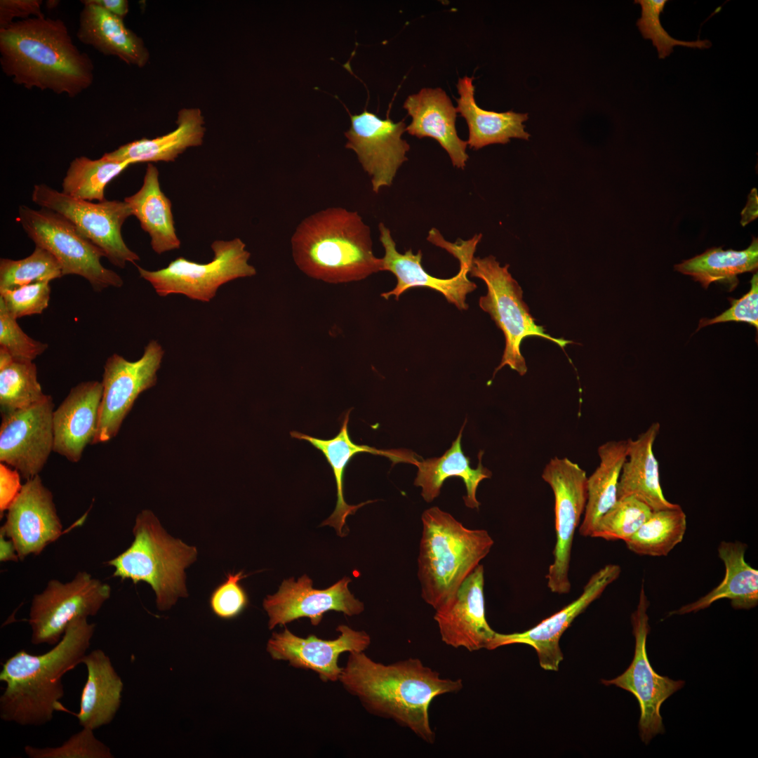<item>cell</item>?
Segmentation results:
<instances>
[{"label": "cell", "instance_id": "4", "mask_svg": "<svg viewBox=\"0 0 758 758\" xmlns=\"http://www.w3.org/2000/svg\"><path fill=\"white\" fill-rule=\"evenodd\" d=\"M294 261L307 276L332 284L360 281L383 270L370 227L357 211L331 207L305 218L291 237Z\"/></svg>", "mask_w": 758, "mask_h": 758}, {"label": "cell", "instance_id": "17", "mask_svg": "<svg viewBox=\"0 0 758 758\" xmlns=\"http://www.w3.org/2000/svg\"><path fill=\"white\" fill-rule=\"evenodd\" d=\"M350 118L351 127L345 133V147L355 152L371 178L373 191L378 193L383 187L392 184L398 169L408 159L410 146L401 138L406 124L394 123L388 117L381 119L366 110Z\"/></svg>", "mask_w": 758, "mask_h": 758}, {"label": "cell", "instance_id": "12", "mask_svg": "<svg viewBox=\"0 0 758 758\" xmlns=\"http://www.w3.org/2000/svg\"><path fill=\"white\" fill-rule=\"evenodd\" d=\"M111 594V587L86 571L69 582L52 579L32 600L28 622L34 645L56 644L69 624L78 618L95 616Z\"/></svg>", "mask_w": 758, "mask_h": 758}, {"label": "cell", "instance_id": "23", "mask_svg": "<svg viewBox=\"0 0 758 758\" xmlns=\"http://www.w3.org/2000/svg\"><path fill=\"white\" fill-rule=\"evenodd\" d=\"M102 383L83 381L69 392L53 413V451L72 463H78L95 438Z\"/></svg>", "mask_w": 758, "mask_h": 758}, {"label": "cell", "instance_id": "7", "mask_svg": "<svg viewBox=\"0 0 758 758\" xmlns=\"http://www.w3.org/2000/svg\"><path fill=\"white\" fill-rule=\"evenodd\" d=\"M509 267L508 264L500 266L496 257L488 255L474 258L469 271L470 277L479 278L486 284L487 293L480 297L479 307L491 316L505 336V346L501 361L493 377L505 366L521 376L526 373L527 366L520 351L521 343L526 338L547 339L561 348L573 343L571 340L552 337L542 326L536 324L523 300L521 286L508 271Z\"/></svg>", "mask_w": 758, "mask_h": 758}, {"label": "cell", "instance_id": "26", "mask_svg": "<svg viewBox=\"0 0 758 758\" xmlns=\"http://www.w3.org/2000/svg\"><path fill=\"white\" fill-rule=\"evenodd\" d=\"M78 39L105 55L115 56L128 65L143 67L149 53L143 40L127 28L123 20L92 0L81 1Z\"/></svg>", "mask_w": 758, "mask_h": 758}, {"label": "cell", "instance_id": "38", "mask_svg": "<svg viewBox=\"0 0 758 758\" xmlns=\"http://www.w3.org/2000/svg\"><path fill=\"white\" fill-rule=\"evenodd\" d=\"M131 164L104 154L98 159L77 157L71 161L63 178L62 192L80 200L103 201L107 185Z\"/></svg>", "mask_w": 758, "mask_h": 758}, {"label": "cell", "instance_id": "2", "mask_svg": "<svg viewBox=\"0 0 758 758\" xmlns=\"http://www.w3.org/2000/svg\"><path fill=\"white\" fill-rule=\"evenodd\" d=\"M0 65L13 83L74 98L89 88L94 65L74 44L65 22L32 17L0 29Z\"/></svg>", "mask_w": 758, "mask_h": 758}, {"label": "cell", "instance_id": "40", "mask_svg": "<svg viewBox=\"0 0 758 758\" xmlns=\"http://www.w3.org/2000/svg\"><path fill=\"white\" fill-rule=\"evenodd\" d=\"M653 511L633 496L618 499L597 522L590 537L609 541L630 538L649 519Z\"/></svg>", "mask_w": 758, "mask_h": 758}, {"label": "cell", "instance_id": "21", "mask_svg": "<svg viewBox=\"0 0 758 758\" xmlns=\"http://www.w3.org/2000/svg\"><path fill=\"white\" fill-rule=\"evenodd\" d=\"M338 638L325 640L314 634L306 638L295 635L287 627L273 632L267 643V651L274 660L288 661L295 668L315 672L324 682L339 681L343 667L338 658L344 652H364L371 644L365 631L354 630L345 625L337 627Z\"/></svg>", "mask_w": 758, "mask_h": 758}, {"label": "cell", "instance_id": "19", "mask_svg": "<svg viewBox=\"0 0 758 758\" xmlns=\"http://www.w3.org/2000/svg\"><path fill=\"white\" fill-rule=\"evenodd\" d=\"M0 530L13 540L20 560L39 554L62 534L53 496L39 474L22 484Z\"/></svg>", "mask_w": 758, "mask_h": 758}, {"label": "cell", "instance_id": "36", "mask_svg": "<svg viewBox=\"0 0 758 758\" xmlns=\"http://www.w3.org/2000/svg\"><path fill=\"white\" fill-rule=\"evenodd\" d=\"M686 530V515L679 505L654 511L627 540V547L644 556H667L680 543Z\"/></svg>", "mask_w": 758, "mask_h": 758}, {"label": "cell", "instance_id": "18", "mask_svg": "<svg viewBox=\"0 0 758 758\" xmlns=\"http://www.w3.org/2000/svg\"><path fill=\"white\" fill-rule=\"evenodd\" d=\"M350 582V578L345 577L327 589L317 590L312 587V580L305 574L297 581L284 580L277 592L263 600V608L269 616V629L300 618H310L312 625L317 626L329 611L348 616L360 614L364 604L349 590Z\"/></svg>", "mask_w": 758, "mask_h": 758}, {"label": "cell", "instance_id": "39", "mask_svg": "<svg viewBox=\"0 0 758 758\" xmlns=\"http://www.w3.org/2000/svg\"><path fill=\"white\" fill-rule=\"evenodd\" d=\"M62 276L57 259L50 252L37 246L32 254L25 258L0 259V289L36 282H50Z\"/></svg>", "mask_w": 758, "mask_h": 758}, {"label": "cell", "instance_id": "30", "mask_svg": "<svg viewBox=\"0 0 758 758\" xmlns=\"http://www.w3.org/2000/svg\"><path fill=\"white\" fill-rule=\"evenodd\" d=\"M474 77L459 78L456 87L459 97L456 99L457 113L465 119L469 129L467 141L470 148L479 149L493 144H507L511 138L528 140L525 131L528 114L510 110L496 112L481 108L474 99Z\"/></svg>", "mask_w": 758, "mask_h": 758}, {"label": "cell", "instance_id": "44", "mask_svg": "<svg viewBox=\"0 0 758 758\" xmlns=\"http://www.w3.org/2000/svg\"><path fill=\"white\" fill-rule=\"evenodd\" d=\"M0 347L14 359L33 361L48 348V345L26 334L0 299Z\"/></svg>", "mask_w": 758, "mask_h": 758}, {"label": "cell", "instance_id": "29", "mask_svg": "<svg viewBox=\"0 0 758 758\" xmlns=\"http://www.w3.org/2000/svg\"><path fill=\"white\" fill-rule=\"evenodd\" d=\"M747 545L740 541H722L718 554L725 566L722 581L697 601L686 604L669 615L696 613L714 602L729 599L735 609H750L758 604V571L745 559Z\"/></svg>", "mask_w": 758, "mask_h": 758}, {"label": "cell", "instance_id": "35", "mask_svg": "<svg viewBox=\"0 0 758 758\" xmlns=\"http://www.w3.org/2000/svg\"><path fill=\"white\" fill-rule=\"evenodd\" d=\"M758 267V240L753 237L750 245L744 250H724L713 247L693 258L674 265V270L691 276L707 288L713 282L725 283L733 290L738 284L737 276L745 272H755Z\"/></svg>", "mask_w": 758, "mask_h": 758}, {"label": "cell", "instance_id": "8", "mask_svg": "<svg viewBox=\"0 0 758 758\" xmlns=\"http://www.w3.org/2000/svg\"><path fill=\"white\" fill-rule=\"evenodd\" d=\"M18 221L28 237L50 252L61 266L62 275H78L87 280L93 289L100 292L107 288H120L122 278L105 267L102 251L83 236L62 215L48 209L27 206L18 207Z\"/></svg>", "mask_w": 758, "mask_h": 758}, {"label": "cell", "instance_id": "34", "mask_svg": "<svg viewBox=\"0 0 758 758\" xmlns=\"http://www.w3.org/2000/svg\"><path fill=\"white\" fill-rule=\"evenodd\" d=\"M627 439L609 441L597 448L599 464L587 477V499L579 533L590 536L600 518L618 500V487L627 456Z\"/></svg>", "mask_w": 758, "mask_h": 758}, {"label": "cell", "instance_id": "15", "mask_svg": "<svg viewBox=\"0 0 758 758\" xmlns=\"http://www.w3.org/2000/svg\"><path fill=\"white\" fill-rule=\"evenodd\" d=\"M164 354L161 345L152 340L137 361H130L117 353L107 359L101 381L98 430L93 444L107 442L117 435L139 395L156 385Z\"/></svg>", "mask_w": 758, "mask_h": 758}, {"label": "cell", "instance_id": "14", "mask_svg": "<svg viewBox=\"0 0 758 758\" xmlns=\"http://www.w3.org/2000/svg\"><path fill=\"white\" fill-rule=\"evenodd\" d=\"M649 606V601L642 583L637 609L631 616L635 639L633 660L622 674L610 680L601 679L603 684L614 685L636 697L641 710L638 725L639 736L645 744H648L657 734L664 733L660 712L661 705L684 685V681H676L659 675L649 662L646 652V639L650 631L647 614Z\"/></svg>", "mask_w": 758, "mask_h": 758}, {"label": "cell", "instance_id": "45", "mask_svg": "<svg viewBox=\"0 0 758 758\" xmlns=\"http://www.w3.org/2000/svg\"><path fill=\"white\" fill-rule=\"evenodd\" d=\"M246 576L243 571L229 573L226 579L213 590L209 606L214 615L220 619L232 620L244 612L249 600L240 581Z\"/></svg>", "mask_w": 758, "mask_h": 758}, {"label": "cell", "instance_id": "42", "mask_svg": "<svg viewBox=\"0 0 758 758\" xmlns=\"http://www.w3.org/2000/svg\"><path fill=\"white\" fill-rule=\"evenodd\" d=\"M25 753L29 758H113L108 746L98 740L93 730L87 728L73 734L58 747H25Z\"/></svg>", "mask_w": 758, "mask_h": 758}, {"label": "cell", "instance_id": "16", "mask_svg": "<svg viewBox=\"0 0 758 758\" xmlns=\"http://www.w3.org/2000/svg\"><path fill=\"white\" fill-rule=\"evenodd\" d=\"M53 398L47 394L28 408L1 414L0 462L27 480L39 474L53 451Z\"/></svg>", "mask_w": 758, "mask_h": 758}, {"label": "cell", "instance_id": "22", "mask_svg": "<svg viewBox=\"0 0 758 758\" xmlns=\"http://www.w3.org/2000/svg\"><path fill=\"white\" fill-rule=\"evenodd\" d=\"M484 587V568L479 564L452 599L435 610L434 619L446 645L469 651L488 650L496 632L486 618Z\"/></svg>", "mask_w": 758, "mask_h": 758}, {"label": "cell", "instance_id": "51", "mask_svg": "<svg viewBox=\"0 0 758 758\" xmlns=\"http://www.w3.org/2000/svg\"><path fill=\"white\" fill-rule=\"evenodd\" d=\"M740 223L745 226L757 217V192L756 188H753L748 196V201L741 213Z\"/></svg>", "mask_w": 758, "mask_h": 758}, {"label": "cell", "instance_id": "46", "mask_svg": "<svg viewBox=\"0 0 758 758\" xmlns=\"http://www.w3.org/2000/svg\"><path fill=\"white\" fill-rule=\"evenodd\" d=\"M750 289L739 299L729 298L731 307L712 319H701L698 331L703 327L722 322H745L758 330V274L754 272L750 280Z\"/></svg>", "mask_w": 758, "mask_h": 758}, {"label": "cell", "instance_id": "6", "mask_svg": "<svg viewBox=\"0 0 758 758\" xmlns=\"http://www.w3.org/2000/svg\"><path fill=\"white\" fill-rule=\"evenodd\" d=\"M133 533L131 545L106 564L114 568V577L149 584L158 609L168 610L188 596L185 570L196 561L197 548L168 534L149 510L138 514Z\"/></svg>", "mask_w": 758, "mask_h": 758}, {"label": "cell", "instance_id": "1", "mask_svg": "<svg viewBox=\"0 0 758 758\" xmlns=\"http://www.w3.org/2000/svg\"><path fill=\"white\" fill-rule=\"evenodd\" d=\"M339 681L368 712L392 719L429 744L435 740L429 717L431 703L463 686L460 679L442 678L420 659L384 665L364 652L350 653Z\"/></svg>", "mask_w": 758, "mask_h": 758}, {"label": "cell", "instance_id": "33", "mask_svg": "<svg viewBox=\"0 0 758 758\" xmlns=\"http://www.w3.org/2000/svg\"><path fill=\"white\" fill-rule=\"evenodd\" d=\"M141 228L150 237L152 250L157 254L180 246L174 225L171 200L161 189L157 168L149 163L140 190L124 198Z\"/></svg>", "mask_w": 758, "mask_h": 758}, {"label": "cell", "instance_id": "48", "mask_svg": "<svg viewBox=\"0 0 758 758\" xmlns=\"http://www.w3.org/2000/svg\"><path fill=\"white\" fill-rule=\"evenodd\" d=\"M20 472L9 465L0 463V514H2L11 505L22 485L20 483Z\"/></svg>", "mask_w": 758, "mask_h": 758}, {"label": "cell", "instance_id": "9", "mask_svg": "<svg viewBox=\"0 0 758 758\" xmlns=\"http://www.w3.org/2000/svg\"><path fill=\"white\" fill-rule=\"evenodd\" d=\"M380 241L385 249V255L382 258L383 270L392 272L397 278L396 286L391 291L383 293L381 296L387 300L394 296L399 300L400 295L408 289L417 287L432 288L441 293L449 302L460 310L468 309L466 297L477 288V285L471 281L467 275L477 244L482 234H475L467 241L462 239L456 243L445 240L440 232L432 228L427 240L432 244L446 250L457 258L460 262V270L457 274L448 279L434 277L427 273L422 266L423 253L420 250L414 254L411 249L404 254L396 248V244L392 237L390 230L383 223L378 225Z\"/></svg>", "mask_w": 758, "mask_h": 758}, {"label": "cell", "instance_id": "37", "mask_svg": "<svg viewBox=\"0 0 758 758\" xmlns=\"http://www.w3.org/2000/svg\"><path fill=\"white\" fill-rule=\"evenodd\" d=\"M32 361L14 359L0 347L1 414L28 408L46 398Z\"/></svg>", "mask_w": 758, "mask_h": 758}, {"label": "cell", "instance_id": "3", "mask_svg": "<svg viewBox=\"0 0 758 758\" xmlns=\"http://www.w3.org/2000/svg\"><path fill=\"white\" fill-rule=\"evenodd\" d=\"M95 625L78 618L48 652L32 655L21 650L2 665L0 680L6 684L0 696V718L21 726H41L63 709L62 676L81 663Z\"/></svg>", "mask_w": 758, "mask_h": 758}, {"label": "cell", "instance_id": "25", "mask_svg": "<svg viewBox=\"0 0 758 758\" xmlns=\"http://www.w3.org/2000/svg\"><path fill=\"white\" fill-rule=\"evenodd\" d=\"M350 413V410L345 414L338 434L331 439H321L299 432H291L292 437L307 441L319 450L333 470L337 490L336 505L331 515L323 521L321 526L328 525L333 527L340 536H344L343 528L345 525L347 517L350 514H354L362 506L374 502V500H368L359 505H351L345 500L344 473L347 465L352 457L361 453H369L388 458L394 465L401 462L415 465L418 461L414 454H411V451L406 450H379L367 445H359L354 443L348 432Z\"/></svg>", "mask_w": 758, "mask_h": 758}, {"label": "cell", "instance_id": "31", "mask_svg": "<svg viewBox=\"0 0 758 758\" xmlns=\"http://www.w3.org/2000/svg\"><path fill=\"white\" fill-rule=\"evenodd\" d=\"M465 424L466 421L451 448L443 456L416 462L418 472L414 485L421 488V496L425 502L431 503L439 496L446 479L457 477L463 479L465 486L466 494L463 496L465 506L479 508L480 503L476 496L477 488L482 480L491 478L492 473L481 463L482 451L479 453L477 467H470V458L463 453L461 446Z\"/></svg>", "mask_w": 758, "mask_h": 758}, {"label": "cell", "instance_id": "20", "mask_svg": "<svg viewBox=\"0 0 758 758\" xmlns=\"http://www.w3.org/2000/svg\"><path fill=\"white\" fill-rule=\"evenodd\" d=\"M620 572L621 568L617 564L606 565L590 577L576 600L526 631L512 634L496 632L488 650L510 644H526L536 651L543 669L557 671L564 658L559 648L561 635L576 618L619 577Z\"/></svg>", "mask_w": 758, "mask_h": 758}, {"label": "cell", "instance_id": "27", "mask_svg": "<svg viewBox=\"0 0 758 758\" xmlns=\"http://www.w3.org/2000/svg\"><path fill=\"white\" fill-rule=\"evenodd\" d=\"M660 429L653 423L637 439H627V456L623 465L618 487V499L633 496L651 510L676 507L665 497L660 481L659 465L653 446Z\"/></svg>", "mask_w": 758, "mask_h": 758}, {"label": "cell", "instance_id": "5", "mask_svg": "<svg viewBox=\"0 0 758 758\" xmlns=\"http://www.w3.org/2000/svg\"><path fill=\"white\" fill-rule=\"evenodd\" d=\"M418 578L424 601L437 610L448 604L465 579L490 552L484 529H470L438 507L421 516Z\"/></svg>", "mask_w": 758, "mask_h": 758}, {"label": "cell", "instance_id": "50", "mask_svg": "<svg viewBox=\"0 0 758 758\" xmlns=\"http://www.w3.org/2000/svg\"><path fill=\"white\" fill-rule=\"evenodd\" d=\"M20 560L13 540L0 530V561H18Z\"/></svg>", "mask_w": 758, "mask_h": 758}, {"label": "cell", "instance_id": "32", "mask_svg": "<svg viewBox=\"0 0 758 758\" xmlns=\"http://www.w3.org/2000/svg\"><path fill=\"white\" fill-rule=\"evenodd\" d=\"M177 127L173 131L152 139L142 138L105 153L107 157L131 164L174 161L187 148L200 146L206 128L198 108H184L178 114Z\"/></svg>", "mask_w": 758, "mask_h": 758}, {"label": "cell", "instance_id": "43", "mask_svg": "<svg viewBox=\"0 0 758 758\" xmlns=\"http://www.w3.org/2000/svg\"><path fill=\"white\" fill-rule=\"evenodd\" d=\"M51 291L50 282H36L0 289V299L10 314L18 319L42 314L48 307Z\"/></svg>", "mask_w": 758, "mask_h": 758}, {"label": "cell", "instance_id": "10", "mask_svg": "<svg viewBox=\"0 0 758 758\" xmlns=\"http://www.w3.org/2000/svg\"><path fill=\"white\" fill-rule=\"evenodd\" d=\"M211 247L214 256L206 264L179 257L155 271L136 267L140 277L149 282L159 296L183 294L203 302L213 299L222 284L256 274L255 267L248 263L251 254L240 239L216 240Z\"/></svg>", "mask_w": 758, "mask_h": 758}, {"label": "cell", "instance_id": "13", "mask_svg": "<svg viewBox=\"0 0 758 758\" xmlns=\"http://www.w3.org/2000/svg\"><path fill=\"white\" fill-rule=\"evenodd\" d=\"M541 477L554 497L556 543L546 575L547 587L552 592L567 594L573 540L587 499V473L568 458L556 456L546 464Z\"/></svg>", "mask_w": 758, "mask_h": 758}, {"label": "cell", "instance_id": "28", "mask_svg": "<svg viewBox=\"0 0 758 758\" xmlns=\"http://www.w3.org/2000/svg\"><path fill=\"white\" fill-rule=\"evenodd\" d=\"M81 663L86 665L87 679L76 717L82 728L94 731L114 719L121 705L124 684L102 650L86 654Z\"/></svg>", "mask_w": 758, "mask_h": 758}, {"label": "cell", "instance_id": "41", "mask_svg": "<svg viewBox=\"0 0 758 758\" xmlns=\"http://www.w3.org/2000/svg\"><path fill=\"white\" fill-rule=\"evenodd\" d=\"M667 2V0L634 1L641 8V16L637 22V26L643 38L652 41L653 45L657 48L658 58L664 59L669 56L675 46L691 48H709L712 46L709 40L682 41L673 38L667 32L660 18Z\"/></svg>", "mask_w": 758, "mask_h": 758}, {"label": "cell", "instance_id": "49", "mask_svg": "<svg viewBox=\"0 0 758 758\" xmlns=\"http://www.w3.org/2000/svg\"><path fill=\"white\" fill-rule=\"evenodd\" d=\"M92 1L122 20L128 13V2L126 0H92Z\"/></svg>", "mask_w": 758, "mask_h": 758}, {"label": "cell", "instance_id": "11", "mask_svg": "<svg viewBox=\"0 0 758 758\" xmlns=\"http://www.w3.org/2000/svg\"><path fill=\"white\" fill-rule=\"evenodd\" d=\"M32 201L69 220L78 231L105 253L114 266L124 268L128 262L140 260L139 255L125 243L121 228L133 215L124 201L107 200L94 203L71 197L48 185L34 186Z\"/></svg>", "mask_w": 758, "mask_h": 758}, {"label": "cell", "instance_id": "24", "mask_svg": "<svg viewBox=\"0 0 758 758\" xmlns=\"http://www.w3.org/2000/svg\"><path fill=\"white\" fill-rule=\"evenodd\" d=\"M404 108L412 118L406 131L418 138L436 140L448 153L453 166L464 169L469 158L467 143L458 135L457 111L446 93L441 88H423L408 96Z\"/></svg>", "mask_w": 758, "mask_h": 758}, {"label": "cell", "instance_id": "47", "mask_svg": "<svg viewBox=\"0 0 758 758\" xmlns=\"http://www.w3.org/2000/svg\"><path fill=\"white\" fill-rule=\"evenodd\" d=\"M41 4V0H1L0 29L12 24L15 18L25 20L31 15L44 17Z\"/></svg>", "mask_w": 758, "mask_h": 758}]
</instances>
